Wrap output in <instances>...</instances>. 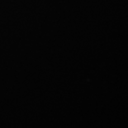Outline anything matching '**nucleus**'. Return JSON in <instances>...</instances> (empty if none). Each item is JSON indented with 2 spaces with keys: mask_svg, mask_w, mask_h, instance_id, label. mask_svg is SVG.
Masks as SVG:
<instances>
[]
</instances>
